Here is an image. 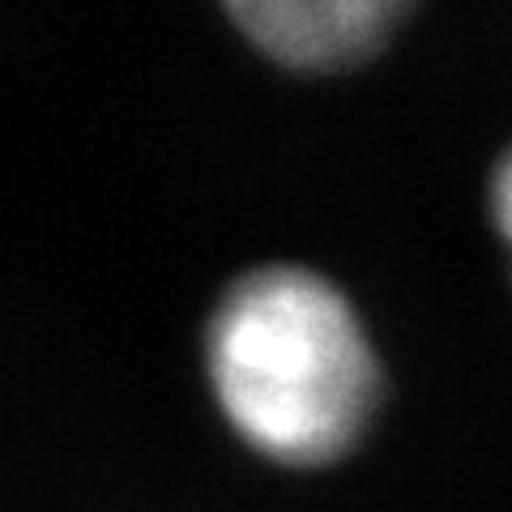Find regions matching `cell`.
Here are the masks:
<instances>
[{
	"label": "cell",
	"mask_w": 512,
	"mask_h": 512,
	"mask_svg": "<svg viewBox=\"0 0 512 512\" xmlns=\"http://www.w3.org/2000/svg\"><path fill=\"white\" fill-rule=\"evenodd\" d=\"M205 359L231 427L286 466L342 457L380 397V367L355 308L299 265L239 278L210 320Z\"/></svg>",
	"instance_id": "obj_1"
},
{
	"label": "cell",
	"mask_w": 512,
	"mask_h": 512,
	"mask_svg": "<svg viewBox=\"0 0 512 512\" xmlns=\"http://www.w3.org/2000/svg\"><path fill=\"white\" fill-rule=\"evenodd\" d=\"M269 60L303 73H333L363 64L393 35L406 5L397 0H239L227 5Z\"/></svg>",
	"instance_id": "obj_2"
},
{
	"label": "cell",
	"mask_w": 512,
	"mask_h": 512,
	"mask_svg": "<svg viewBox=\"0 0 512 512\" xmlns=\"http://www.w3.org/2000/svg\"><path fill=\"white\" fill-rule=\"evenodd\" d=\"M491 205H495V222H500V235L512 248V154L495 171V188H491Z\"/></svg>",
	"instance_id": "obj_3"
}]
</instances>
